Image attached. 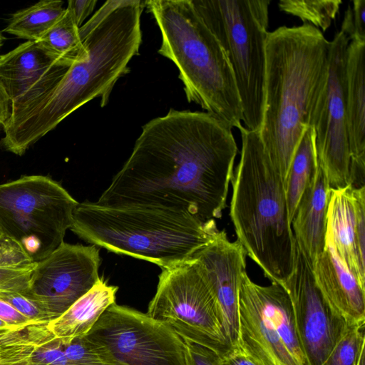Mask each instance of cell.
Masks as SVG:
<instances>
[{
	"instance_id": "obj_5",
	"label": "cell",
	"mask_w": 365,
	"mask_h": 365,
	"mask_svg": "<svg viewBox=\"0 0 365 365\" xmlns=\"http://www.w3.org/2000/svg\"><path fill=\"white\" fill-rule=\"evenodd\" d=\"M70 230L91 245L162 269L191 259L219 232L215 220L202 222L182 211L89 201L78 202Z\"/></svg>"
},
{
	"instance_id": "obj_15",
	"label": "cell",
	"mask_w": 365,
	"mask_h": 365,
	"mask_svg": "<svg viewBox=\"0 0 365 365\" xmlns=\"http://www.w3.org/2000/svg\"><path fill=\"white\" fill-rule=\"evenodd\" d=\"M71 66L38 41H26L0 55V83L11 101V109L42 95Z\"/></svg>"
},
{
	"instance_id": "obj_16",
	"label": "cell",
	"mask_w": 365,
	"mask_h": 365,
	"mask_svg": "<svg viewBox=\"0 0 365 365\" xmlns=\"http://www.w3.org/2000/svg\"><path fill=\"white\" fill-rule=\"evenodd\" d=\"M246 252L236 240L230 242L225 230L203 247L193 257L200 262L218 304L225 335L231 349L237 346L238 292L242 273L246 270Z\"/></svg>"
},
{
	"instance_id": "obj_2",
	"label": "cell",
	"mask_w": 365,
	"mask_h": 365,
	"mask_svg": "<svg viewBox=\"0 0 365 365\" xmlns=\"http://www.w3.org/2000/svg\"><path fill=\"white\" fill-rule=\"evenodd\" d=\"M145 1H107L84 24L79 34L86 54L63 77L31 102L14 109L3 126L1 146L22 155L64 118L95 98L108 103L119 78L129 72L131 58L142 41L140 16Z\"/></svg>"
},
{
	"instance_id": "obj_17",
	"label": "cell",
	"mask_w": 365,
	"mask_h": 365,
	"mask_svg": "<svg viewBox=\"0 0 365 365\" xmlns=\"http://www.w3.org/2000/svg\"><path fill=\"white\" fill-rule=\"evenodd\" d=\"M327 236L343 262L365 284V186L331 189Z\"/></svg>"
},
{
	"instance_id": "obj_25",
	"label": "cell",
	"mask_w": 365,
	"mask_h": 365,
	"mask_svg": "<svg viewBox=\"0 0 365 365\" xmlns=\"http://www.w3.org/2000/svg\"><path fill=\"white\" fill-rule=\"evenodd\" d=\"M79 28L66 9L63 15L38 40L70 64L86 54Z\"/></svg>"
},
{
	"instance_id": "obj_22",
	"label": "cell",
	"mask_w": 365,
	"mask_h": 365,
	"mask_svg": "<svg viewBox=\"0 0 365 365\" xmlns=\"http://www.w3.org/2000/svg\"><path fill=\"white\" fill-rule=\"evenodd\" d=\"M118 289L101 279L63 314L49 322L48 329L59 338L86 336L106 309L115 302Z\"/></svg>"
},
{
	"instance_id": "obj_28",
	"label": "cell",
	"mask_w": 365,
	"mask_h": 365,
	"mask_svg": "<svg viewBox=\"0 0 365 365\" xmlns=\"http://www.w3.org/2000/svg\"><path fill=\"white\" fill-rule=\"evenodd\" d=\"M37 262L21 267H0V292L24 294Z\"/></svg>"
},
{
	"instance_id": "obj_33",
	"label": "cell",
	"mask_w": 365,
	"mask_h": 365,
	"mask_svg": "<svg viewBox=\"0 0 365 365\" xmlns=\"http://www.w3.org/2000/svg\"><path fill=\"white\" fill-rule=\"evenodd\" d=\"M96 0H70L66 8L76 24L81 27L84 20L93 11Z\"/></svg>"
},
{
	"instance_id": "obj_37",
	"label": "cell",
	"mask_w": 365,
	"mask_h": 365,
	"mask_svg": "<svg viewBox=\"0 0 365 365\" xmlns=\"http://www.w3.org/2000/svg\"><path fill=\"white\" fill-rule=\"evenodd\" d=\"M14 329L8 325L5 322L0 319V331H4Z\"/></svg>"
},
{
	"instance_id": "obj_23",
	"label": "cell",
	"mask_w": 365,
	"mask_h": 365,
	"mask_svg": "<svg viewBox=\"0 0 365 365\" xmlns=\"http://www.w3.org/2000/svg\"><path fill=\"white\" fill-rule=\"evenodd\" d=\"M318 168L314 130L304 133L291 163L284 185L289 219L292 223L299 201Z\"/></svg>"
},
{
	"instance_id": "obj_1",
	"label": "cell",
	"mask_w": 365,
	"mask_h": 365,
	"mask_svg": "<svg viewBox=\"0 0 365 365\" xmlns=\"http://www.w3.org/2000/svg\"><path fill=\"white\" fill-rule=\"evenodd\" d=\"M237 153L225 123L206 112L170 109L143 126L131 155L96 202L163 207L202 222L219 219Z\"/></svg>"
},
{
	"instance_id": "obj_11",
	"label": "cell",
	"mask_w": 365,
	"mask_h": 365,
	"mask_svg": "<svg viewBox=\"0 0 365 365\" xmlns=\"http://www.w3.org/2000/svg\"><path fill=\"white\" fill-rule=\"evenodd\" d=\"M86 336L125 365H185L182 338L147 314L115 302Z\"/></svg>"
},
{
	"instance_id": "obj_40",
	"label": "cell",
	"mask_w": 365,
	"mask_h": 365,
	"mask_svg": "<svg viewBox=\"0 0 365 365\" xmlns=\"http://www.w3.org/2000/svg\"><path fill=\"white\" fill-rule=\"evenodd\" d=\"M3 233L0 231V237H1Z\"/></svg>"
},
{
	"instance_id": "obj_26",
	"label": "cell",
	"mask_w": 365,
	"mask_h": 365,
	"mask_svg": "<svg viewBox=\"0 0 365 365\" xmlns=\"http://www.w3.org/2000/svg\"><path fill=\"white\" fill-rule=\"evenodd\" d=\"M341 0H280L279 9L325 31L339 10Z\"/></svg>"
},
{
	"instance_id": "obj_8",
	"label": "cell",
	"mask_w": 365,
	"mask_h": 365,
	"mask_svg": "<svg viewBox=\"0 0 365 365\" xmlns=\"http://www.w3.org/2000/svg\"><path fill=\"white\" fill-rule=\"evenodd\" d=\"M78 204L48 176H21L0 184V231L40 262L63 242Z\"/></svg>"
},
{
	"instance_id": "obj_18",
	"label": "cell",
	"mask_w": 365,
	"mask_h": 365,
	"mask_svg": "<svg viewBox=\"0 0 365 365\" xmlns=\"http://www.w3.org/2000/svg\"><path fill=\"white\" fill-rule=\"evenodd\" d=\"M317 286L331 307L347 323H365V284L349 269L330 239L312 266Z\"/></svg>"
},
{
	"instance_id": "obj_39",
	"label": "cell",
	"mask_w": 365,
	"mask_h": 365,
	"mask_svg": "<svg viewBox=\"0 0 365 365\" xmlns=\"http://www.w3.org/2000/svg\"><path fill=\"white\" fill-rule=\"evenodd\" d=\"M6 39V38L2 34V31H0V48L2 46L4 43V41Z\"/></svg>"
},
{
	"instance_id": "obj_19",
	"label": "cell",
	"mask_w": 365,
	"mask_h": 365,
	"mask_svg": "<svg viewBox=\"0 0 365 365\" xmlns=\"http://www.w3.org/2000/svg\"><path fill=\"white\" fill-rule=\"evenodd\" d=\"M330 192L325 175L318 165L291 223L297 246L311 267L326 247Z\"/></svg>"
},
{
	"instance_id": "obj_34",
	"label": "cell",
	"mask_w": 365,
	"mask_h": 365,
	"mask_svg": "<svg viewBox=\"0 0 365 365\" xmlns=\"http://www.w3.org/2000/svg\"><path fill=\"white\" fill-rule=\"evenodd\" d=\"M0 319L12 328L31 324L33 322L21 314L6 301L0 299Z\"/></svg>"
},
{
	"instance_id": "obj_36",
	"label": "cell",
	"mask_w": 365,
	"mask_h": 365,
	"mask_svg": "<svg viewBox=\"0 0 365 365\" xmlns=\"http://www.w3.org/2000/svg\"><path fill=\"white\" fill-rule=\"evenodd\" d=\"M11 112V101L0 83V126H4L8 120Z\"/></svg>"
},
{
	"instance_id": "obj_14",
	"label": "cell",
	"mask_w": 365,
	"mask_h": 365,
	"mask_svg": "<svg viewBox=\"0 0 365 365\" xmlns=\"http://www.w3.org/2000/svg\"><path fill=\"white\" fill-rule=\"evenodd\" d=\"M282 285L291 301L297 334L307 365H322L347 322L323 297L315 283L311 265L297 246L294 271Z\"/></svg>"
},
{
	"instance_id": "obj_9",
	"label": "cell",
	"mask_w": 365,
	"mask_h": 365,
	"mask_svg": "<svg viewBox=\"0 0 365 365\" xmlns=\"http://www.w3.org/2000/svg\"><path fill=\"white\" fill-rule=\"evenodd\" d=\"M146 314L183 340L207 347L222 357L232 349L218 304L195 257L162 269Z\"/></svg>"
},
{
	"instance_id": "obj_4",
	"label": "cell",
	"mask_w": 365,
	"mask_h": 365,
	"mask_svg": "<svg viewBox=\"0 0 365 365\" xmlns=\"http://www.w3.org/2000/svg\"><path fill=\"white\" fill-rule=\"evenodd\" d=\"M240 160L232 180L230 215L247 256L271 283L282 284L293 272L297 244L279 174L259 133L240 125Z\"/></svg>"
},
{
	"instance_id": "obj_29",
	"label": "cell",
	"mask_w": 365,
	"mask_h": 365,
	"mask_svg": "<svg viewBox=\"0 0 365 365\" xmlns=\"http://www.w3.org/2000/svg\"><path fill=\"white\" fill-rule=\"evenodd\" d=\"M352 4L345 11L340 31L349 41L365 43V0H354Z\"/></svg>"
},
{
	"instance_id": "obj_7",
	"label": "cell",
	"mask_w": 365,
	"mask_h": 365,
	"mask_svg": "<svg viewBox=\"0 0 365 365\" xmlns=\"http://www.w3.org/2000/svg\"><path fill=\"white\" fill-rule=\"evenodd\" d=\"M227 57L246 128L259 132L264 106L270 0H190Z\"/></svg>"
},
{
	"instance_id": "obj_38",
	"label": "cell",
	"mask_w": 365,
	"mask_h": 365,
	"mask_svg": "<svg viewBox=\"0 0 365 365\" xmlns=\"http://www.w3.org/2000/svg\"><path fill=\"white\" fill-rule=\"evenodd\" d=\"M357 365H365V351L364 349L361 351Z\"/></svg>"
},
{
	"instance_id": "obj_27",
	"label": "cell",
	"mask_w": 365,
	"mask_h": 365,
	"mask_svg": "<svg viewBox=\"0 0 365 365\" xmlns=\"http://www.w3.org/2000/svg\"><path fill=\"white\" fill-rule=\"evenodd\" d=\"M364 348V324L347 323L334 349L322 365H357Z\"/></svg>"
},
{
	"instance_id": "obj_12",
	"label": "cell",
	"mask_w": 365,
	"mask_h": 365,
	"mask_svg": "<svg viewBox=\"0 0 365 365\" xmlns=\"http://www.w3.org/2000/svg\"><path fill=\"white\" fill-rule=\"evenodd\" d=\"M349 39L341 31L330 41L329 76L322 107L313 126L317 163L330 189L351 185L346 109V63Z\"/></svg>"
},
{
	"instance_id": "obj_13",
	"label": "cell",
	"mask_w": 365,
	"mask_h": 365,
	"mask_svg": "<svg viewBox=\"0 0 365 365\" xmlns=\"http://www.w3.org/2000/svg\"><path fill=\"white\" fill-rule=\"evenodd\" d=\"M96 246L63 242L38 262L28 290L23 294L35 302L50 322L59 317L101 278Z\"/></svg>"
},
{
	"instance_id": "obj_30",
	"label": "cell",
	"mask_w": 365,
	"mask_h": 365,
	"mask_svg": "<svg viewBox=\"0 0 365 365\" xmlns=\"http://www.w3.org/2000/svg\"><path fill=\"white\" fill-rule=\"evenodd\" d=\"M0 299L10 304L21 314L33 322H50L48 316L41 307L21 293L0 292Z\"/></svg>"
},
{
	"instance_id": "obj_31",
	"label": "cell",
	"mask_w": 365,
	"mask_h": 365,
	"mask_svg": "<svg viewBox=\"0 0 365 365\" xmlns=\"http://www.w3.org/2000/svg\"><path fill=\"white\" fill-rule=\"evenodd\" d=\"M23 247L14 240L2 235L0 237V267H21L34 263Z\"/></svg>"
},
{
	"instance_id": "obj_6",
	"label": "cell",
	"mask_w": 365,
	"mask_h": 365,
	"mask_svg": "<svg viewBox=\"0 0 365 365\" xmlns=\"http://www.w3.org/2000/svg\"><path fill=\"white\" fill-rule=\"evenodd\" d=\"M145 6L161 32L158 53L178 67L188 102L237 128L242 110L232 68L190 0H150Z\"/></svg>"
},
{
	"instance_id": "obj_35",
	"label": "cell",
	"mask_w": 365,
	"mask_h": 365,
	"mask_svg": "<svg viewBox=\"0 0 365 365\" xmlns=\"http://www.w3.org/2000/svg\"><path fill=\"white\" fill-rule=\"evenodd\" d=\"M222 365H258L238 346L232 349L222 357Z\"/></svg>"
},
{
	"instance_id": "obj_10",
	"label": "cell",
	"mask_w": 365,
	"mask_h": 365,
	"mask_svg": "<svg viewBox=\"0 0 365 365\" xmlns=\"http://www.w3.org/2000/svg\"><path fill=\"white\" fill-rule=\"evenodd\" d=\"M237 346L258 365H307L286 289L279 283L259 285L246 270L238 292Z\"/></svg>"
},
{
	"instance_id": "obj_24",
	"label": "cell",
	"mask_w": 365,
	"mask_h": 365,
	"mask_svg": "<svg viewBox=\"0 0 365 365\" xmlns=\"http://www.w3.org/2000/svg\"><path fill=\"white\" fill-rule=\"evenodd\" d=\"M59 0H43L11 14L3 31L26 41H38L63 15Z\"/></svg>"
},
{
	"instance_id": "obj_32",
	"label": "cell",
	"mask_w": 365,
	"mask_h": 365,
	"mask_svg": "<svg viewBox=\"0 0 365 365\" xmlns=\"http://www.w3.org/2000/svg\"><path fill=\"white\" fill-rule=\"evenodd\" d=\"M183 341L185 365H222V356L215 351L187 340Z\"/></svg>"
},
{
	"instance_id": "obj_3",
	"label": "cell",
	"mask_w": 365,
	"mask_h": 365,
	"mask_svg": "<svg viewBox=\"0 0 365 365\" xmlns=\"http://www.w3.org/2000/svg\"><path fill=\"white\" fill-rule=\"evenodd\" d=\"M329 53L330 41L309 24L268 32L264 106L258 133L284 185L302 135L313 128L322 107Z\"/></svg>"
},
{
	"instance_id": "obj_21",
	"label": "cell",
	"mask_w": 365,
	"mask_h": 365,
	"mask_svg": "<svg viewBox=\"0 0 365 365\" xmlns=\"http://www.w3.org/2000/svg\"><path fill=\"white\" fill-rule=\"evenodd\" d=\"M365 43L349 41L346 63V109L351 161H365Z\"/></svg>"
},
{
	"instance_id": "obj_20",
	"label": "cell",
	"mask_w": 365,
	"mask_h": 365,
	"mask_svg": "<svg viewBox=\"0 0 365 365\" xmlns=\"http://www.w3.org/2000/svg\"><path fill=\"white\" fill-rule=\"evenodd\" d=\"M48 323L34 322L0 331V365H57L61 339Z\"/></svg>"
}]
</instances>
